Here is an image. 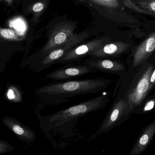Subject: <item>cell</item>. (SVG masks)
<instances>
[{
  "label": "cell",
  "mask_w": 155,
  "mask_h": 155,
  "mask_svg": "<svg viewBox=\"0 0 155 155\" xmlns=\"http://www.w3.org/2000/svg\"><path fill=\"white\" fill-rule=\"evenodd\" d=\"M113 81L98 78L64 81L45 85L35 91L44 104H64L76 96L96 94L107 88Z\"/></svg>",
  "instance_id": "cell-1"
},
{
  "label": "cell",
  "mask_w": 155,
  "mask_h": 155,
  "mask_svg": "<svg viewBox=\"0 0 155 155\" xmlns=\"http://www.w3.org/2000/svg\"><path fill=\"white\" fill-rule=\"evenodd\" d=\"M110 94H102L96 97L56 113L41 116V127L45 133H63L70 132L78 121L84 116L106 107L110 101Z\"/></svg>",
  "instance_id": "cell-2"
},
{
  "label": "cell",
  "mask_w": 155,
  "mask_h": 155,
  "mask_svg": "<svg viewBox=\"0 0 155 155\" xmlns=\"http://www.w3.org/2000/svg\"><path fill=\"white\" fill-rule=\"evenodd\" d=\"M76 28L74 23L69 22H61L55 25L48 32L46 42L36 52L35 60H39L66 43L74 34Z\"/></svg>",
  "instance_id": "cell-3"
},
{
  "label": "cell",
  "mask_w": 155,
  "mask_h": 155,
  "mask_svg": "<svg viewBox=\"0 0 155 155\" xmlns=\"http://www.w3.org/2000/svg\"><path fill=\"white\" fill-rule=\"evenodd\" d=\"M95 34V32L91 29L85 30L77 34H74L66 43L36 61L38 71H42L48 69L75 46Z\"/></svg>",
  "instance_id": "cell-4"
},
{
  "label": "cell",
  "mask_w": 155,
  "mask_h": 155,
  "mask_svg": "<svg viewBox=\"0 0 155 155\" xmlns=\"http://www.w3.org/2000/svg\"><path fill=\"white\" fill-rule=\"evenodd\" d=\"M130 112L126 100L118 96L111 106L101 125L91 138H96L102 134L107 133L122 124L127 119Z\"/></svg>",
  "instance_id": "cell-5"
},
{
  "label": "cell",
  "mask_w": 155,
  "mask_h": 155,
  "mask_svg": "<svg viewBox=\"0 0 155 155\" xmlns=\"http://www.w3.org/2000/svg\"><path fill=\"white\" fill-rule=\"evenodd\" d=\"M112 40L110 37L102 36L87 41H85L64 54L55 64H67L78 61L87 56H90L97 49Z\"/></svg>",
  "instance_id": "cell-6"
},
{
  "label": "cell",
  "mask_w": 155,
  "mask_h": 155,
  "mask_svg": "<svg viewBox=\"0 0 155 155\" xmlns=\"http://www.w3.org/2000/svg\"><path fill=\"white\" fill-rule=\"evenodd\" d=\"M153 71V65H150L146 70L136 86L124 96L121 97L126 100L130 111L140 105L147 95L150 89V79Z\"/></svg>",
  "instance_id": "cell-7"
},
{
  "label": "cell",
  "mask_w": 155,
  "mask_h": 155,
  "mask_svg": "<svg viewBox=\"0 0 155 155\" xmlns=\"http://www.w3.org/2000/svg\"><path fill=\"white\" fill-rule=\"evenodd\" d=\"M83 64L90 67L93 71L114 74H122L126 70L123 62L112 58L90 56L84 61Z\"/></svg>",
  "instance_id": "cell-8"
},
{
  "label": "cell",
  "mask_w": 155,
  "mask_h": 155,
  "mask_svg": "<svg viewBox=\"0 0 155 155\" xmlns=\"http://www.w3.org/2000/svg\"><path fill=\"white\" fill-rule=\"evenodd\" d=\"M95 71L85 64H69L47 74L45 78L56 80H63L83 76Z\"/></svg>",
  "instance_id": "cell-9"
},
{
  "label": "cell",
  "mask_w": 155,
  "mask_h": 155,
  "mask_svg": "<svg viewBox=\"0 0 155 155\" xmlns=\"http://www.w3.org/2000/svg\"><path fill=\"white\" fill-rule=\"evenodd\" d=\"M131 46V45L125 42L112 40L97 49L91 54L90 56L113 58L124 53L130 49Z\"/></svg>",
  "instance_id": "cell-10"
},
{
  "label": "cell",
  "mask_w": 155,
  "mask_h": 155,
  "mask_svg": "<svg viewBox=\"0 0 155 155\" xmlns=\"http://www.w3.org/2000/svg\"><path fill=\"white\" fill-rule=\"evenodd\" d=\"M155 134V120L143 130L128 155H139L144 152Z\"/></svg>",
  "instance_id": "cell-11"
},
{
  "label": "cell",
  "mask_w": 155,
  "mask_h": 155,
  "mask_svg": "<svg viewBox=\"0 0 155 155\" xmlns=\"http://www.w3.org/2000/svg\"><path fill=\"white\" fill-rule=\"evenodd\" d=\"M155 50V31L137 47L135 51L133 58L134 66L143 63Z\"/></svg>",
  "instance_id": "cell-12"
},
{
  "label": "cell",
  "mask_w": 155,
  "mask_h": 155,
  "mask_svg": "<svg viewBox=\"0 0 155 155\" xmlns=\"http://www.w3.org/2000/svg\"><path fill=\"white\" fill-rule=\"evenodd\" d=\"M4 122L15 134L22 139L30 142L35 139V133L32 130L22 126L12 119H4Z\"/></svg>",
  "instance_id": "cell-13"
},
{
  "label": "cell",
  "mask_w": 155,
  "mask_h": 155,
  "mask_svg": "<svg viewBox=\"0 0 155 155\" xmlns=\"http://www.w3.org/2000/svg\"><path fill=\"white\" fill-rule=\"evenodd\" d=\"M0 40L20 41L22 40V37L13 29L0 27Z\"/></svg>",
  "instance_id": "cell-14"
},
{
  "label": "cell",
  "mask_w": 155,
  "mask_h": 155,
  "mask_svg": "<svg viewBox=\"0 0 155 155\" xmlns=\"http://www.w3.org/2000/svg\"><path fill=\"white\" fill-rule=\"evenodd\" d=\"M133 2L141 9L155 15V0H134Z\"/></svg>",
  "instance_id": "cell-15"
},
{
  "label": "cell",
  "mask_w": 155,
  "mask_h": 155,
  "mask_svg": "<svg viewBox=\"0 0 155 155\" xmlns=\"http://www.w3.org/2000/svg\"><path fill=\"white\" fill-rule=\"evenodd\" d=\"M91 2L103 7L110 9H120L122 7L120 0H90Z\"/></svg>",
  "instance_id": "cell-16"
},
{
  "label": "cell",
  "mask_w": 155,
  "mask_h": 155,
  "mask_svg": "<svg viewBox=\"0 0 155 155\" xmlns=\"http://www.w3.org/2000/svg\"><path fill=\"white\" fill-rule=\"evenodd\" d=\"M122 2H123V5H124L134 10V11H136V12L141 13L144 14L153 15L152 13L141 9L131 0H122Z\"/></svg>",
  "instance_id": "cell-17"
},
{
  "label": "cell",
  "mask_w": 155,
  "mask_h": 155,
  "mask_svg": "<svg viewBox=\"0 0 155 155\" xmlns=\"http://www.w3.org/2000/svg\"><path fill=\"white\" fill-rule=\"evenodd\" d=\"M7 95L9 100L15 102H19L22 99L21 93L17 88L15 87H11L9 88Z\"/></svg>",
  "instance_id": "cell-18"
},
{
  "label": "cell",
  "mask_w": 155,
  "mask_h": 155,
  "mask_svg": "<svg viewBox=\"0 0 155 155\" xmlns=\"http://www.w3.org/2000/svg\"><path fill=\"white\" fill-rule=\"evenodd\" d=\"M45 5L41 2H38L32 6L33 12L35 13L41 12L44 9Z\"/></svg>",
  "instance_id": "cell-19"
},
{
  "label": "cell",
  "mask_w": 155,
  "mask_h": 155,
  "mask_svg": "<svg viewBox=\"0 0 155 155\" xmlns=\"http://www.w3.org/2000/svg\"><path fill=\"white\" fill-rule=\"evenodd\" d=\"M155 105L154 100H150L149 102L147 103L146 105L145 106L144 108V112H147V111H150L153 109Z\"/></svg>",
  "instance_id": "cell-20"
},
{
  "label": "cell",
  "mask_w": 155,
  "mask_h": 155,
  "mask_svg": "<svg viewBox=\"0 0 155 155\" xmlns=\"http://www.w3.org/2000/svg\"><path fill=\"white\" fill-rule=\"evenodd\" d=\"M155 82V69L153 71V73L151 74V78L150 79V86H149V88L151 89L153 87L154 84Z\"/></svg>",
  "instance_id": "cell-21"
},
{
  "label": "cell",
  "mask_w": 155,
  "mask_h": 155,
  "mask_svg": "<svg viewBox=\"0 0 155 155\" xmlns=\"http://www.w3.org/2000/svg\"><path fill=\"white\" fill-rule=\"evenodd\" d=\"M3 1H5V2H6V3H7L8 4L11 5H12V4L13 0H3Z\"/></svg>",
  "instance_id": "cell-22"
},
{
  "label": "cell",
  "mask_w": 155,
  "mask_h": 155,
  "mask_svg": "<svg viewBox=\"0 0 155 155\" xmlns=\"http://www.w3.org/2000/svg\"><path fill=\"white\" fill-rule=\"evenodd\" d=\"M2 149V148H0V152H3L2 151H1V149Z\"/></svg>",
  "instance_id": "cell-23"
}]
</instances>
